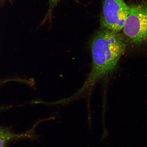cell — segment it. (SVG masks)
Instances as JSON below:
<instances>
[{
	"label": "cell",
	"mask_w": 147,
	"mask_h": 147,
	"mask_svg": "<svg viewBox=\"0 0 147 147\" xmlns=\"http://www.w3.org/2000/svg\"><path fill=\"white\" fill-rule=\"evenodd\" d=\"M92 65L85 86L93 85L117 67L125 49L123 36L104 29L97 32L91 46Z\"/></svg>",
	"instance_id": "1"
},
{
	"label": "cell",
	"mask_w": 147,
	"mask_h": 147,
	"mask_svg": "<svg viewBox=\"0 0 147 147\" xmlns=\"http://www.w3.org/2000/svg\"><path fill=\"white\" fill-rule=\"evenodd\" d=\"M123 30L130 43L138 45L147 43V1L130 6Z\"/></svg>",
	"instance_id": "2"
},
{
	"label": "cell",
	"mask_w": 147,
	"mask_h": 147,
	"mask_svg": "<svg viewBox=\"0 0 147 147\" xmlns=\"http://www.w3.org/2000/svg\"><path fill=\"white\" fill-rule=\"evenodd\" d=\"M130 6L124 0H104L100 18L104 29L119 32L123 30L129 14Z\"/></svg>",
	"instance_id": "3"
},
{
	"label": "cell",
	"mask_w": 147,
	"mask_h": 147,
	"mask_svg": "<svg viewBox=\"0 0 147 147\" xmlns=\"http://www.w3.org/2000/svg\"><path fill=\"white\" fill-rule=\"evenodd\" d=\"M34 128L18 134L14 133L8 128L0 127V147H8L9 143L18 139H32L34 136Z\"/></svg>",
	"instance_id": "4"
},
{
	"label": "cell",
	"mask_w": 147,
	"mask_h": 147,
	"mask_svg": "<svg viewBox=\"0 0 147 147\" xmlns=\"http://www.w3.org/2000/svg\"><path fill=\"white\" fill-rule=\"evenodd\" d=\"M60 1V0H49V9L43 20V23L48 19L50 20L51 19L53 9Z\"/></svg>",
	"instance_id": "5"
},
{
	"label": "cell",
	"mask_w": 147,
	"mask_h": 147,
	"mask_svg": "<svg viewBox=\"0 0 147 147\" xmlns=\"http://www.w3.org/2000/svg\"><path fill=\"white\" fill-rule=\"evenodd\" d=\"M0 82V85H1V84H2L3 83V82ZM6 109V107H0V111L2 110H3L4 109Z\"/></svg>",
	"instance_id": "6"
},
{
	"label": "cell",
	"mask_w": 147,
	"mask_h": 147,
	"mask_svg": "<svg viewBox=\"0 0 147 147\" xmlns=\"http://www.w3.org/2000/svg\"><path fill=\"white\" fill-rule=\"evenodd\" d=\"M5 1V0H0V1H2V2H3V1Z\"/></svg>",
	"instance_id": "7"
}]
</instances>
